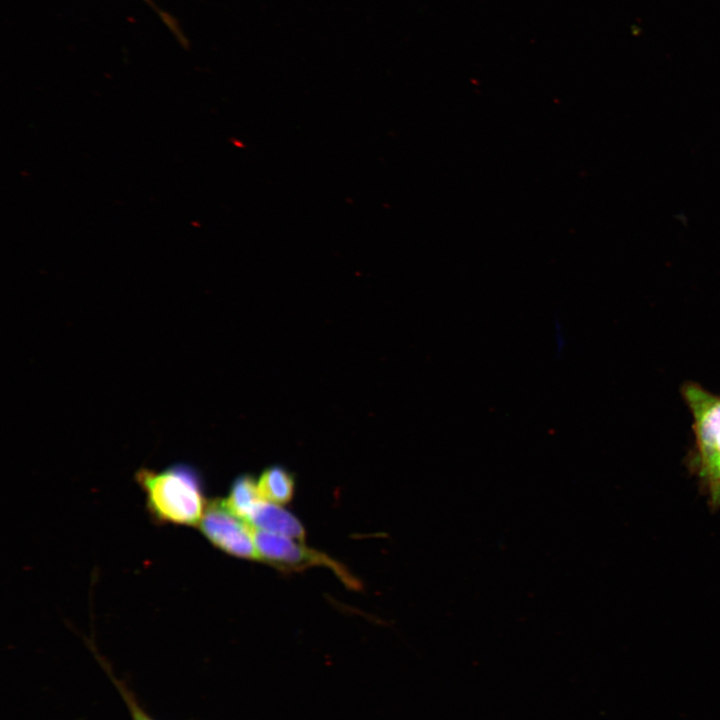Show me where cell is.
Here are the masks:
<instances>
[{"instance_id": "52a82bcc", "label": "cell", "mask_w": 720, "mask_h": 720, "mask_svg": "<svg viewBox=\"0 0 720 720\" xmlns=\"http://www.w3.org/2000/svg\"><path fill=\"white\" fill-rule=\"evenodd\" d=\"M262 500L264 499L259 492L258 485L250 475H241L235 479L228 498L225 499L228 507L246 522Z\"/></svg>"}, {"instance_id": "3957f363", "label": "cell", "mask_w": 720, "mask_h": 720, "mask_svg": "<svg viewBox=\"0 0 720 720\" xmlns=\"http://www.w3.org/2000/svg\"><path fill=\"white\" fill-rule=\"evenodd\" d=\"M255 545L259 560L286 571H297L312 566L330 568L349 587L359 588V582L337 561L327 555L299 544L295 539L256 530Z\"/></svg>"}, {"instance_id": "6da1fadb", "label": "cell", "mask_w": 720, "mask_h": 720, "mask_svg": "<svg viewBox=\"0 0 720 720\" xmlns=\"http://www.w3.org/2000/svg\"><path fill=\"white\" fill-rule=\"evenodd\" d=\"M135 477L153 520L183 526L200 524L208 502L200 473L192 465L176 463L158 471L141 468Z\"/></svg>"}, {"instance_id": "5b68a950", "label": "cell", "mask_w": 720, "mask_h": 720, "mask_svg": "<svg viewBox=\"0 0 720 720\" xmlns=\"http://www.w3.org/2000/svg\"><path fill=\"white\" fill-rule=\"evenodd\" d=\"M247 522L256 530L302 541L305 537L301 522L280 505L262 500L248 517Z\"/></svg>"}, {"instance_id": "7a4b0ae2", "label": "cell", "mask_w": 720, "mask_h": 720, "mask_svg": "<svg viewBox=\"0 0 720 720\" xmlns=\"http://www.w3.org/2000/svg\"><path fill=\"white\" fill-rule=\"evenodd\" d=\"M683 399L693 418V466L711 497L720 504V395L698 383L688 382L681 388Z\"/></svg>"}, {"instance_id": "9c48e42d", "label": "cell", "mask_w": 720, "mask_h": 720, "mask_svg": "<svg viewBox=\"0 0 720 720\" xmlns=\"http://www.w3.org/2000/svg\"><path fill=\"white\" fill-rule=\"evenodd\" d=\"M556 336H557V341H556L557 352H558V353H561V352L563 351V348H564V345H565V344H564V343H565V338H564V335H563V333H562V328H561V326L556 328Z\"/></svg>"}, {"instance_id": "ba28073f", "label": "cell", "mask_w": 720, "mask_h": 720, "mask_svg": "<svg viewBox=\"0 0 720 720\" xmlns=\"http://www.w3.org/2000/svg\"><path fill=\"white\" fill-rule=\"evenodd\" d=\"M126 699H127V703H128L129 708H130V711H131L133 720H151V719L137 706V704H135V702H134L132 699H130L129 697L127 698V696H126Z\"/></svg>"}, {"instance_id": "277c9868", "label": "cell", "mask_w": 720, "mask_h": 720, "mask_svg": "<svg viewBox=\"0 0 720 720\" xmlns=\"http://www.w3.org/2000/svg\"><path fill=\"white\" fill-rule=\"evenodd\" d=\"M199 526L207 540L221 551L238 558L259 560L255 529L237 516L225 499L208 502Z\"/></svg>"}, {"instance_id": "8992f818", "label": "cell", "mask_w": 720, "mask_h": 720, "mask_svg": "<svg viewBox=\"0 0 720 720\" xmlns=\"http://www.w3.org/2000/svg\"><path fill=\"white\" fill-rule=\"evenodd\" d=\"M258 489L262 498L278 505L288 503L294 494L293 476L280 466L266 469L260 476Z\"/></svg>"}]
</instances>
